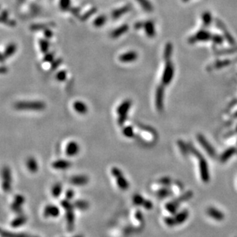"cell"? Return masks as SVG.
Listing matches in <instances>:
<instances>
[{
    "mask_svg": "<svg viewBox=\"0 0 237 237\" xmlns=\"http://www.w3.org/2000/svg\"><path fill=\"white\" fill-rule=\"evenodd\" d=\"M111 173L114 176V178L117 180V184L119 188L121 190H127L129 187V183L127 180H126L125 177L123 173H122L121 170L117 167H113L111 169Z\"/></svg>",
    "mask_w": 237,
    "mask_h": 237,
    "instance_id": "obj_4",
    "label": "cell"
},
{
    "mask_svg": "<svg viewBox=\"0 0 237 237\" xmlns=\"http://www.w3.org/2000/svg\"><path fill=\"white\" fill-rule=\"evenodd\" d=\"M170 194H171L170 190H169V189H167V187H164V188H162L158 190V192L157 193V197H158V198L163 199L165 198V197L170 196Z\"/></svg>",
    "mask_w": 237,
    "mask_h": 237,
    "instance_id": "obj_32",
    "label": "cell"
},
{
    "mask_svg": "<svg viewBox=\"0 0 237 237\" xmlns=\"http://www.w3.org/2000/svg\"><path fill=\"white\" fill-rule=\"evenodd\" d=\"M197 139H198V141L200 142V144L202 145V147L206 150L207 153L210 156L213 157V156L215 155L214 150H213V148L212 147V146L210 145V144L207 141L206 139L205 138L203 135H201V134H198V135H197Z\"/></svg>",
    "mask_w": 237,
    "mask_h": 237,
    "instance_id": "obj_12",
    "label": "cell"
},
{
    "mask_svg": "<svg viewBox=\"0 0 237 237\" xmlns=\"http://www.w3.org/2000/svg\"><path fill=\"white\" fill-rule=\"evenodd\" d=\"M198 158L200 159L199 164H200V175H201V178L204 182H207L210 180V173H209L206 161L203 159V157H201V155L198 157Z\"/></svg>",
    "mask_w": 237,
    "mask_h": 237,
    "instance_id": "obj_7",
    "label": "cell"
},
{
    "mask_svg": "<svg viewBox=\"0 0 237 237\" xmlns=\"http://www.w3.org/2000/svg\"><path fill=\"white\" fill-rule=\"evenodd\" d=\"M62 59H57V60H55L54 62L52 63V69H53V70H55V69H56L58 67H59V65H60L61 64H62Z\"/></svg>",
    "mask_w": 237,
    "mask_h": 237,
    "instance_id": "obj_48",
    "label": "cell"
},
{
    "mask_svg": "<svg viewBox=\"0 0 237 237\" xmlns=\"http://www.w3.org/2000/svg\"><path fill=\"white\" fill-rule=\"evenodd\" d=\"M208 38L209 36L206 32H205V31H201V32H200L197 35L196 39H199V40H205V39H207Z\"/></svg>",
    "mask_w": 237,
    "mask_h": 237,
    "instance_id": "obj_44",
    "label": "cell"
},
{
    "mask_svg": "<svg viewBox=\"0 0 237 237\" xmlns=\"http://www.w3.org/2000/svg\"><path fill=\"white\" fill-rule=\"evenodd\" d=\"M16 49H17V46H16V45L15 44V43H11V44L8 45L6 50L4 51L3 54L2 55V59H1L2 62H4V61L6 60V59H8V58L11 57L12 55H13L14 53L16 52Z\"/></svg>",
    "mask_w": 237,
    "mask_h": 237,
    "instance_id": "obj_15",
    "label": "cell"
},
{
    "mask_svg": "<svg viewBox=\"0 0 237 237\" xmlns=\"http://www.w3.org/2000/svg\"><path fill=\"white\" fill-rule=\"evenodd\" d=\"M26 165H27L28 170H29V172H31V173H34L38 171L39 166H38L37 161H36V159H35L34 157H29L27 161H26Z\"/></svg>",
    "mask_w": 237,
    "mask_h": 237,
    "instance_id": "obj_21",
    "label": "cell"
},
{
    "mask_svg": "<svg viewBox=\"0 0 237 237\" xmlns=\"http://www.w3.org/2000/svg\"><path fill=\"white\" fill-rule=\"evenodd\" d=\"M236 153V149L235 148H233V147H231V148H229L228 150H226V151L224 152V153L222 154L221 157H220V160L223 162L226 161V160H228L229 158H230L231 156H233L234 154Z\"/></svg>",
    "mask_w": 237,
    "mask_h": 237,
    "instance_id": "obj_30",
    "label": "cell"
},
{
    "mask_svg": "<svg viewBox=\"0 0 237 237\" xmlns=\"http://www.w3.org/2000/svg\"><path fill=\"white\" fill-rule=\"evenodd\" d=\"M173 74H174V69H173V63L170 60H167L163 73V76H162V83L164 85H167L171 82L173 77Z\"/></svg>",
    "mask_w": 237,
    "mask_h": 237,
    "instance_id": "obj_5",
    "label": "cell"
},
{
    "mask_svg": "<svg viewBox=\"0 0 237 237\" xmlns=\"http://www.w3.org/2000/svg\"><path fill=\"white\" fill-rule=\"evenodd\" d=\"M1 21L2 23H5L6 24V22H7L8 21H9V19H8V12L6 10H4L2 12V16H1Z\"/></svg>",
    "mask_w": 237,
    "mask_h": 237,
    "instance_id": "obj_46",
    "label": "cell"
},
{
    "mask_svg": "<svg viewBox=\"0 0 237 237\" xmlns=\"http://www.w3.org/2000/svg\"><path fill=\"white\" fill-rule=\"evenodd\" d=\"M44 32H45V37L47 38V39H50V38L52 37L53 33H52V31L50 30V29H45Z\"/></svg>",
    "mask_w": 237,
    "mask_h": 237,
    "instance_id": "obj_51",
    "label": "cell"
},
{
    "mask_svg": "<svg viewBox=\"0 0 237 237\" xmlns=\"http://www.w3.org/2000/svg\"><path fill=\"white\" fill-rule=\"evenodd\" d=\"M144 29H145L146 34L148 37L150 38H154L155 36V28H154V24L152 21L149 20L147 21H145V26H144Z\"/></svg>",
    "mask_w": 237,
    "mask_h": 237,
    "instance_id": "obj_19",
    "label": "cell"
},
{
    "mask_svg": "<svg viewBox=\"0 0 237 237\" xmlns=\"http://www.w3.org/2000/svg\"><path fill=\"white\" fill-rule=\"evenodd\" d=\"M71 0H60V7L62 10H67L70 7Z\"/></svg>",
    "mask_w": 237,
    "mask_h": 237,
    "instance_id": "obj_40",
    "label": "cell"
},
{
    "mask_svg": "<svg viewBox=\"0 0 237 237\" xmlns=\"http://www.w3.org/2000/svg\"><path fill=\"white\" fill-rule=\"evenodd\" d=\"M1 235L2 237H32L30 235L26 234V233H11V232L5 231V230L2 231Z\"/></svg>",
    "mask_w": 237,
    "mask_h": 237,
    "instance_id": "obj_26",
    "label": "cell"
},
{
    "mask_svg": "<svg viewBox=\"0 0 237 237\" xmlns=\"http://www.w3.org/2000/svg\"><path fill=\"white\" fill-rule=\"evenodd\" d=\"M143 206L145 207L146 210H151L153 208V203L150 201V200H145V203H144Z\"/></svg>",
    "mask_w": 237,
    "mask_h": 237,
    "instance_id": "obj_49",
    "label": "cell"
},
{
    "mask_svg": "<svg viewBox=\"0 0 237 237\" xmlns=\"http://www.w3.org/2000/svg\"><path fill=\"white\" fill-rule=\"evenodd\" d=\"M32 237H37V236H32Z\"/></svg>",
    "mask_w": 237,
    "mask_h": 237,
    "instance_id": "obj_55",
    "label": "cell"
},
{
    "mask_svg": "<svg viewBox=\"0 0 237 237\" xmlns=\"http://www.w3.org/2000/svg\"><path fill=\"white\" fill-rule=\"evenodd\" d=\"M6 72H7V69H6V67H4V66H2L1 72L2 73V74H4V73H6Z\"/></svg>",
    "mask_w": 237,
    "mask_h": 237,
    "instance_id": "obj_53",
    "label": "cell"
},
{
    "mask_svg": "<svg viewBox=\"0 0 237 237\" xmlns=\"http://www.w3.org/2000/svg\"><path fill=\"white\" fill-rule=\"evenodd\" d=\"M50 26H55L53 22L45 23V24H34L30 26L31 30L32 31H39V30H45Z\"/></svg>",
    "mask_w": 237,
    "mask_h": 237,
    "instance_id": "obj_25",
    "label": "cell"
},
{
    "mask_svg": "<svg viewBox=\"0 0 237 237\" xmlns=\"http://www.w3.org/2000/svg\"><path fill=\"white\" fill-rule=\"evenodd\" d=\"M60 214L59 207L55 205H48L45 207L43 215L45 217H58Z\"/></svg>",
    "mask_w": 237,
    "mask_h": 237,
    "instance_id": "obj_11",
    "label": "cell"
},
{
    "mask_svg": "<svg viewBox=\"0 0 237 237\" xmlns=\"http://www.w3.org/2000/svg\"><path fill=\"white\" fill-rule=\"evenodd\" d=\"M132 102L129 99H127L124 102H122L121 104L119 105L117 107V114H119L118 120H117V123L120 126H123L126 121L127 119V113H128L129 110H130V107H131Z\"/></svg>",
    "mask_w": 237,
    "mask_h": 237,
    "instance_id": "obj_3",
    "label": "cell"
},
{
    "mask_svg": "<svg viewBox=\"0 0 237 237\" xmlns=\"http://www.w3.org/2000/svg\"><path fill=\"white\" fill-rule=\"evenodd\" d=\"M52 167L56 170H66L71 167L72 163L69 160H58L52 164Z\"/></svg>",
    "mask_w": 237,
    "mask_h": 237,
    "instance_id": "obj_16",
    "label": "cell"
},
{
    "mask_svg": "<svg viewBox=\"0 0 237 237\" xmlns=\"http://www.w3.org/2000/svg\"><path fill=\"white\" fill-rule=\"evenodd\" d=\"M74 237H83L82 235H78V236H75Z\"/></svg>",
    "mask_w": 237,
    "mask_h": 237,
    "instance_id": "obj_54",
    "label": "cell"
},
{
    "mask_svg": "<svg viewBox=\"0 0 237 237\" xmlns=\"http://www.w3.org/2000/svg\"><path fill=\"white\" fill-rule=\"evenodd\" d=\"M46 105L45 102L41 101H23L16 102L14 104V107L19 111H40L45 108Z\"/></svg>",
    "mask_w": 237,
    "mask_h": 237,
    "instance_id": "obj_1",
    "label": "cell"
},
{
    "mask_svg": "<svg viewBox=\"0 0 237 237\" xmlns=\"http://www.w3.org/2000/svg\"><path fill=\"white\" fill-rule=\"evenodd\" d=\"M54 60V54L53 53H48L45 55L43 61L45 62H52Z\"/></svg>",
    "mask_w": 237,
    "mask_h": 237,
    "instance_id": "obj_43",
    "label": "cell"
},
{
    "mask_svg": "<svg viewBox=\"0 0 237 237\" xmlns=\"http://www.w3.org/2000/svg\"><path fill=\"white\" fill-rule=\"evenodd\" d=\"M39 46H40L41 52L42 53H46L49 50V41L45 39H40L39 40Z\"/></svg>",
    "mask_w": 237,
    "mask_h": 237,
    "instance_id": "obj_37",
    "label": "cell"
},
{
    "mask_svg": "<svg viewBox=\"0 0 237 237\" xmlns=\"http://www.w3.org/2000/svg\"><path fill=\"white\" fill-rule=\"evenodd\" d=\"M206 213L210 217H212L213 219H215L216 220H218V221H221V220H223V219H224V215H223V213L216 208L209 207L206 210Z\"/></svg>",
    "mask_w": 237,
    "mask_h": 237,
    "instance_id": "obj_18",
    "label": "cell"
},
{
    "mask_svg": "<svg viewBox=\"0 0 237 237\" xmlns=\"http://www.w3.org/2000/svg\"><path fill=\"white\" fill-rule=\"evenodd\" d=\"M79 145L76 143L75 141H71L68 144L65 148V154L66 155L69 157H73L75 156L79 151Z\"/></svg>",
    "mask_w": 237,
    "mask_h": 237,
    "instance_id": "obj_14",
    "label": "cell"
},
{
    "mask_svg": "<svg viewBox=\"0 0 237 237\" xmlns=\"http://www.w3.org/2000/svg\"><path fill=\"white\" fill-rule=\"evenodd\" d=\"M137 58H138V55H137V52H134V51H130V52H127L119 56V60H120V62L124 63H129L136 61Z\"/></svg>",
    "mask_w": 237,
    "mask_h": 237,
    "instance_id": "obj_10",
    "label": "cell"
},
{
    "mask_svg": "<svg viewBox=\"0 0 237 237\" xmlns=\"http://www.w3.org/2000/svg\"><path fill=\"white\" fill-rule=\"evenodd\" d=\"M179 204L180 203H177V201L175 200H173V201L170 202V203H168L167 204V206H166V208H167V210H168L170 213H174L176 212V210H177V207H178Z\"/></svg>",
    "mask_w": 237,
    "mask_h": 237,
    "instance_id": "obj_36",
    "label": "cell"
},
{
    "mask_svg": "<svg viewBox=\"0 0 237 237\" xmlns=\"http://www.w3.org/2000/svg\"><path fill=\"white\" fill-rule=\"evenodd\" d=\"M122 133L126 137H129V138H131L134 136V128L131 126H127V127H124L122 130Z\"/></svg>",
    "mask_w": 237,
    "mask_h": 237,
    "instance_id": "obj_33",
    "label": "cell"
},
{
    "mask_svg": "<svg viewBox=\"0 0 237 237\" xmlns=\"http://www.w3.org/2000/svg\"><path fill=\"white\" fill-rule=\"evenodd\" d=\"M74 206L75 207V208L78 209V210H86L88 209L89 203H88L87 201H85V200H78L74 203Z\"/></svg>",
    "mask_w": 237,
    "mask_h": 237,
    "instance_id": "obj_28",
    "label": "cell"
},
{
    "mask_svg": "<svg viewBox=\"0 0 237 237\" xmlns=\"http://www.w3.org/2000/svg\"><path fill=\"white\" fill-rule=\"evenodd\" d=\"M145 199L143 197L140 196V194H134L133 197V203L136 206H143L145 202Z\"/></svg>",
    "mask_w": 237,
    "mask_h": 237,
    "instance_id": "obj_35",
    "label": "cell"
},
{
    "mask_svg": "<svg viewBox=\"0 0 237 237\" xmlns=\"http://www.w3.org/2000/svg\"><path fill=\"white\" fill-rule=\"evenodd\" d=\"M136 1L140 4V6L143 8L145 11L150 12L153 10V6H152L151 3L149 2V0H136Z\"/></svg>",
    "mask_w": 237,
    "mask_h": 237,
    "instance_id": "obj_27",
    "label": "cell"
},
{
    "mask_svg": "<svg viewBox=\"0 0 237 237\" xmlns=\"http://www.w3.org/2000/svg\"><path fill=\"white\" fill-rule=\"evenodd\" d=\"M62 192V183H55L54 186H53L52 189V196L55 198H58V197H60L61 193Z\"/></svg>",
    "mask_w": 237,
    "mask_h": 237,
    "instance_id": "obj_29",
    "label": "cell"
},
{
    "mask_svg": "<svg viewBox=\"0 0 237 237\" xmlns=\"http://www.w3.org/2000/svg\"><path fill=\"white\" fill-rule=\"evenodd\" d=\"M106 21H107V16L102 15V16H98V17H97L94 19V26L97 28L102 27V26H103L105 24Z\"/></svg>",
    "mask_w": 237,
    "mask_h": 237,
    "instance_id": "obj_31",
    "label": "cell"
},
{
    "mask_svg": "<svg viewBox=\"0 0 237 237\" xmlns=\"http://www.w3.org/2000/svg\"><path fill=\"white\" fill-rule=\"evenodd\" d=\"M130 9H131V6L130 5H126V6H123V7H121L119 9H115L112 12L111 16L112 18L114 19H117L118 18H120L121 16H123V15L126 14L127 12H130Z\"/></svg>",
    "mask_w": 237,
    "mask_h": 237,
    "instance_id": "obj_17",
    "label": "cell"
},
{
    "mask_svg": "<svg viewBox=\"0 0 237 237\" xmlns=\"http://www.w3.org/2000/svg\"><path fill=\"white\" fill-rule=\"evenodd\" d=\"M128 29H129L128 25L124 24L123 25V26H121L120 27L114 29V30L111 33V38H113V39H117V38L121 36L122 35L124 34V33L127 32V31H128Z\"/></svg>",
    "mask_w": 237,
    "mask_h": 237,
    "instance_id": "obj_20",
    "label": "cell"
},
{
    "mask_svg": "<svg viewBox=\"0 0 237 237\" xmlns=\"http://www.w3.org/2000/svg\"><path fill=\"white\" fill-rule=\"evenodd\" d=\"M95 12H96V9L95 8H93V9H90V10H89L88 12H87L86 13H84V14L82 16L81 19H82V21L87 20V19H88L89 17H91V16H92V15H94Z\"/></svg>",
    "mask_w": 237,
    "mask_h": 237,
    "instance_id": "obj_39",
    "label": "cell"
},
{
    "mask_svg": "<svg viewBox=\"0 0 237 237\" xmlns=\"http://www.w3.org/2000/svg\"><path fill=\"white\" fill-rule=\"evenodd\" d=\"M2 187L5 192H9L11 190V171L8 167H5L2 170Z\"/></svg>",
    "mask_w": 237,
    "mask_h": 237,
    "instance_id": "obj_6",
    "label": "cell"
},
{
    "mask_svg": "<svg viewBox=\"0 0 237 237\" xmlns=\"http://www.w3.org/2000/svg\"><path fill=\"white\" fill-rule=\"evenodd\" d=\"M25 197L22 195L17 194L14 198V202L12 204L11 209L16 213L21 214L22 213V210H21V205L25 203Z\"/></svg>",
    "mask_w": 237,
    "mask_h": 237,
    "instance_id": "obj_8",
    "label": "cell"
},
{
    "mask_svg": "<svg viewBox=\"0 0 237 237\" xmlns=\"http://www.w3.org/2000/svg\"><path fill=\"white\" fill-rule=\"evenodd\" d=\"M188 216H189L188 212H187V210H183V211L180 212V213H179L178 214L176 215V216L173 217L175 220L176 225L180 224V223H183V222H185L186 220L187 219V217H188Z\"/></svg>",
    "mask_w": 237,
    "mask_h": 237,
    "instance_id": "obj_24",
    "label": "cell"
},
{
    "mask_svg": "<svg viewBox=\"0 0 237 237\" xmlns=\"http://www.w3.org/2000/svg\"><path fill=\"white\" fill-rule=\"evenodd\" d=\"M178 145H179V147L180 148V150H181L182 153L183 154L186 153V152L188 150V146H187L185 145V144H183V142L179 141Z\"/></svg>",
    "mask_w": 237,
    "mask_h": 237,
    "instance_id": "obj_45",
    "label": "cell"
},
{
    "mask_svg": "<svg viewBox=\"0 0 237 237\" xmlns=\"http://www.w3.org/2000/svg\"><path fill=\"white\" fill-rule=\"evenodd\" d=\"M61 205L65 210V218L67 222V227L70 231L74 230V204H72L69 200H63L61 202Z\"/></svg>",
    "mask_w": 237,
    "mask_h": 237,
    "instance_id": "obj_2",
    "label": "cell"
},
{
    "mask_svg": "<svg viewBox=\"0 0 237 237\" xmlns=\"http://www.w3.org/2000/svg\"><path fill=\"white\" fill-rule=\"evenodd\" d=\"M66 77H67V74H66L65 71L62 70L60 72H59L56 74V78H57L58 81L59 82H64L65 81Z\"/></svg>",
    "mask_w": 237,
    "mask_h": 237,
    "instance_id": "obj_38",
    "label": "cell"
},
{
    "mask_svg": "<svg viewBox=\"0 0 237 237\" xmlns=\"http://www.w3.org/2000/svg\"><path fill=\"white\" fill-rule=\"evenodd\" d=\"M172 51H173V46L170 43H167L165 46L164 49V57L166 60H170V56H171Z\"/></svg>",
    "mask_w": 237,
    "mask_h": 237,
    "instance_id": "obj_34",
    "label": "cell"
},
{
    "mask_svg": "<svg viewBox=\"0 0 237 237\" xmlns=\"http://www.w3.org/2000/svg\"><path fill=\"white\" fill-rule=\"evenodd\" d=\"M144 26H145V21H138L134 24V27L136 29H140L141 28H144Z\"/></svg>",
    "mask_w": 237,
    "mask_h": 237,
    "instance_id": "obj_50",
    "label": "cell"
},
{
    "mask_svg": "<svg viewBox=\"0 0 237 237\" xmlns=\"http://www.w3.org/2000/svg\"><path fill=\"white\" fill-rule=\"evenodd\" d=\"M135 216L136 218L139 220V221H143V215H142V213H140V211H137V213H136L135 214Z\"/></svg>",
    "mask_w": 237,
    "mask_h": 237,
    "instance_id": "obj_52",
    "label": "cell"
},
{
    "mask_svg": "<svg viewBox=\"0 0 237 237\" xmlns=\"http://www.w3.org/2000/svg\"><path fill=\"white\" fill-rule=\"evenodd\" d=\"M26 221H27V217L24 216V215L20 214L19 216L16 217V219H14L11 222V226L14 227V228H17V227H19L21 225L25 224L26 223Z\"/></svg>",
    "mask_w": 237,
    "mask_h": 237,
    "instance_id": "obj_23",
    "label": "cell"
},
{
    "mask_svg": "<svg viewBox=\"0 0 237 237\" xmlns=\"http://www.w3.org/2000/svg\"><path fill=\"white\" fill-rule=\"evenodd\" d=\"M164 90L163 86H159L157 88V92H156V107L158 111H161L163 110L164 107Z\"/></svg>",
    "mask_w": 237,
    "mask_h": 237,
    "instance_id": "obj_9",
    "label": "cell"
},
{
    "mask_svg": "<svg viewBox=\"0 0 237 237\" xmlns=\"http://www.w3.org/2000/svg\"><path fill=\"white\" fill-rule=\"evenodd\" d=\"M74 190H68L67 191L65 192V197L67 200H72V199L74 197Z\"/></svg>",
    "mask_w": 237,
    "mask_h": 237,
    "instance_id": "obj_47",
    "label": "cell"
},
{
    "mask_svg": "<svg viewBox=\"0 0 237 237\" xmlns=\"http://www.w3.org/2000/svg\"><path fill=\"white\" fill-rule=\"evenodd\" d=\"M73 107H74V111L79 114H84L88 112V106L84 102H80V101H76L73 104Z\"/></svg>",
    "mask_w": 237,
    "mask_h": 237,
    "instance_id": "obj_22",
    "label": "cell"
},
{
    "mask_svg": "<svg viewBox=\"0 0 237 237\" xmlns=\"http://www.w3.org/2000/svg\"><path fill=\"white\" fill-rule=\"evenodd\" d=\"M164 222L168 226H174L176 225L175 220L173 217H166L164 219Z\"/></svg>",
    "mask_w": 237,
    "mask_h": 237,
    "instance_id": "obj_41",
    "label": "cell"
},
{
    "mask_svg": "<svg viewBox=\"0 0 237 237\" xmlns=\"http://www.w3.org/2000/svg\"><path fill=\"white\" fill-rule=\"evenodd\" d=\"M70 183L74 186H84L86 185L89 181V178L87 176L78 175L74 176L69 180Z\"/></svg>",
    "mask_w": 237,
    "mask_h": 237,
    "instance_id": "obj_13",
    "label": "cell"
},
{
    "mask_svg": "<svg viewBox=\"0 0 237 237\" xmlns=\"http://www.w3.org/2000/svg\"><path fill=\"white\" fill-rule=\"evenodd\" d=\"M159 183L165 186V187H167V186L170 184V179L168 178V177H163V178L159 180Z\"/></svg>",
    "mask_w": 237,
    "mask_h": 237,
    "instance_id": "obj_42",
    "label": "cell"
}]
</instances>
